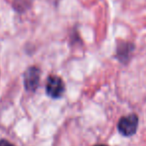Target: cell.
Here are the masks:
<instances>
[{"label":"cell","mask_w":146,"mask_h":146,"mask_svg":"<svg viewBox=\"0 0 146 146\" xmlns=\"http://www.w3.org/2000/svg\"><path fill=\"white\" fill-rule=\"evenodd\" d=\"M138 121V116L134 113L123 116L118 121V130L123 136H132L137 131Z\"/></svg>","instance_id":"1"},{"label":"cell","mask_w":146,"mask_h":146,"mask_svg":"<svg viewBox=\"0 0 146 146\" xmlns=\"http://www.w3.org/2000/svg\"><path fill=\"white\" fill-rule=\"evenodd\" d=\"M46 93L51 98H60L65 91V84L62 78L57 75H50L47 78L46 82Z\"/></svg>","instance_id":"3"},{"label":"cell","mask_w":146,"mask_h":146,"mask_svg":"<svg viewBox=\"0 0 146 146\" xmlns=\"http://www.w3.org/2000/svg\"><path fill=\"white\" fill-rule=\"evenodd\" d=\"M41 71L37 66H30L25 70L23 75V83L27 91L34 92L38 88L40 82Z\"/></svg>","instance_id":"2"},{"label":"cell","mask_w":146,"mask_h":146,"mask_svg":"<svg viewBox=\"0 0 146 146\" xmlns=\"http://www.w3.org/2000/svg\"><path fill=\"white\" fill-rule=\"evenodd\" d=\"M33 0H13V6L18 12H24L30 8Z\"/></svg>","instance_id":"5"},{"label":"cell","mask_w":146,"mask_h":146,"mask_svg":"<svg viewBox=\"0 0 146 146\" xmlns=\"http://www.w3.org/2000/svg\"><path fill=\"white\" fill-rule=\"evenodd\" d=\"M95 146H107V145H103V144H99V145H95Z\"/></svg>","instance_id":"7"},{"label":"cell","mask_w":146,"mask_h":146,"mask_svg":"<svg viewBox=\"0 0 146 146\" xmlns=\"http://www.w3.org/2000/svg\"><path fill=\"white\" fill-rule=\"evenodd\" d=\"M135 50V45L130 41L118 40L116 44L115 57L120 63L127 64L131 59L133 52Z\"/></svg>","instance_id":"4"},{"label":"cell","mask_w":146,"mask_h":146,"mask_svg":"<svg viewBox=\"0 0 146 146\" xmlns=\"http://www.w3.org/2000/svg\"><path fill=\"white\" fill-rule=\"evenodd\" d=\"M0 146H15V145L11 143V142L7 141V140L1 139V140H0Z\"/></svg>","instance_id":"6"}]
</instances>
